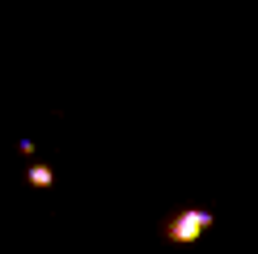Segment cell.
<instances>
[{
	"label": "cell",
	"instance_id": "cell-1",
	"mask_svg": "<svg viewBox=\"0 0 258 254\" xmlns=\"http://www.w3.org/2000/svg\"><path fill=\"white\" fill-rule=\"evenodd\" d=\"M212 225H216V216H212L208 208H182L178 216L165 220V241H174V246H190V241H199Z\"/></svg>",
	"mask_w": 258,
	"mask_h": 254
},
{
	"label": "cell",
	"instance_id": "cell-2",
	"mask_svg": "<svg viewBox=\"0 0 258 254\" xmlns=\"http://www.w3.org/2000/svg\"><path fill=\"white\" fill-rule=\"evenodd\" d=\"M51 182H55V169H51V165H30V186L47 190Z\"/></svg>",
	"mask_w": 258,
	"mask_h": 254
}]
</instances>
